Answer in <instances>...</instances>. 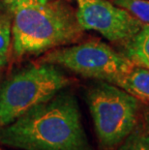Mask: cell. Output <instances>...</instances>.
<instances>
[{
	"label": "cell",
	"instance_id": "cell-1",
	"mask_svg": "<svg viewBox=\"0 0 149 150\" xmlns=\"http://www.w3.org/2000/svg\"><path fill=\"white\" fill-rule=\"evenodd\" d=\"M0 143L21 150H92L78 100L67 91L0 127Z\"/></svg>",
	"mask_w": 149,
	"mask_h": 150
},
{
	"label": "cell",
	"instance_id": "cell-2",
	"mask_svg": "<svg viewBox=\"0 0 149 150\" xmlns=\"http://www.w3.org/2000/svg\"><path fill=\"white\" fill-rule=\"evenodd\" d=\"M13 14L12 47L18 58L75 43L83 33L76 11L63 0L24 6Z\"/></svg>",
	"mask_w": 149,
	"mask_h": 150
},
{
	"label": "cell",
	"instance_id": "cell-3",
	"mask_svg": "<svg viewBox=\"0 0 149 150\" xmlns=\"http://www.w3.org/2000/svg\"><path fill=\"white\" fill-rule=\"evenodd\" d=\"M72 83L57 65L39 62L10 76L0 86V127L49 101Z\"/></svg>",
	"mask_w": 149,
	"mask_h": 150
},
{
	"label": "cell",
	"instance_id": "cell-4",
	"mask_svg": "<svg viewBox=\"0 0 149 150\" xmlns=\"http://www.w3.org/2000/svg\"><path fill=\"white\" fill-rule=\"evenodd\" d=\"M86 102L103 147L109 149L121 144L135 130L138 100L119 86L99 81L88 88Z\"/></svg>",
	"mask_w": 149,
	"mask_h": 150
},
{
	"label": "cell",
	"instance_id": "cell-5",
	"mask_svg": "<svg viewBox=\"0 0 149 150\" xmlns=\"http://www.w3.org/2000/svg\"><path fill=\"white\" fill-rule=\"evenodd\" d=\"M40 62L54 64L84 78L117 85L135 65L125 54L100 40H87L71 47L49 50Z\"/></svg>",
	"mask_w": 149,
	"mask_h": 150
},
{
	"label": "cell",
	"instance_id": "cell-6",
	"mask_svg": "<svg viewBox=\"0 0 149 150\" xmlns=\"http://www.w3.org/2000/svg\"><path fill=\"white\" fill-rule=\"evenodd\" d=\"M77 18L82 30L96 31L112 43H127L144 23L128 11L107 0H76Z\"/></svg>",
	"mask_w": 149,
	"mask_h": 150
},
{
	"label": "cell",
	"instance_id": "cell-7",
	"mask_svg": "<svg viewBox=\"0 0 149 150\" xmlns=\"http://www.w3.org/2000/svg\"><path fill=\"white\" fill-rule=\"evenodd\" d=\"M117 86L138 101L149 105V69L135 65L118 81Z\"/></svg>",
	"mask_w": 149,
	"mask_h": 150
},
{
	"label": "cell",
	"instance_id": "cell-8",
	"mask_svg": "<svg viewBox=\"0 0 149 150\" xmlns=\"http://www.w3.org/2000/svg\"><path fill=\"white\" fill-rule=\"evenodd\" d=\"M125 55L134 65L149 69V23L126 43Z\"/></svg>",
	"mask_w": 149,
	"mask_h": 150
},
{
	"label": "cell",
	"instance_id": "cell-9",
	"mask_svg": "<svg viewBox=\"0 0 149 150\" xmlns=\"http://www.w3.org/2000/svg\"><path fill=\"white\" fill-rule=\"evenodd\" d=\"M142 23H149V0H112Z\"/></svg>",
	"mask_w": 149,
	"mask_h": 150
},
{
	"label": "cell",
	"instance_id": "cell-10",
	"mask_svg": "<svg viewBox=\"0 0 149 150\" xmlns=\"http://www.w3.org/2000/svg\"><path fill=\"white\" fill-rule=\"evenodd\" d=\"M118 150H149V133L134 130L123 140Z\"/></svg>",
	"mask_w": 149,
	"mask_h": 150
},
{
	"label": "cell",
	"instance_id": "cell-11",
	"mask_svg": "<svg viewBox=\"0 0 149 150\" xmlns=\"http://www.w3.org/2000/svg\"><path fill=\"white\" fill-rule=\"evenodd\" d=\"M12 43V22L6 15H0V56L7 57Z\"/></svg>",
	"mask_w": 149,
	"mask_h": 150
},
{
	"label": "cell",
	"instance_id": "cell-12",
	"mask_svg": "<svg viewBox=\"0 0 149 150\" xmlns=\"http://www.w3.org/2000/svg\"><path fill=\"white\" fill-rule=\"evenodd\" d=\"M47 0H5L6 4L8 5V8L13 12L14 10L24 6L33 5V4H40V3H45Z\"/></svg>",
	"mask_w": 149,
	"mask_h": 150
},
{
	"label": "cell",
	"instance_id": "cell-13",
	"mask_svg": "<svg viewBox=\"0 0 149 150\" xmlns=\"http://www.w3.org/2000/svg\"><path fill=\"white\" fill-rule=\"evenodd\" d=\"M6 62H7V57L0 56V69H1L2 67L6 64Z\"/></svg>",
	"mask_w": 149,
	"mask_h": 150
},
{
	"label": "cell",
	"instance_id": "cell-14",
	"mask_svg": "<svg viewBox=\"0 0 149 150\" xmlns=\"http://www.w3.org/2000/svg\"><path fill=\"white\" fill-rule=\"evenodd\" d=\"M146 126H147V131L149 133V113L146 115Z\"/></svg>",
	"mask_w": 149,
	"mask_h": 150
}]
</instances>
